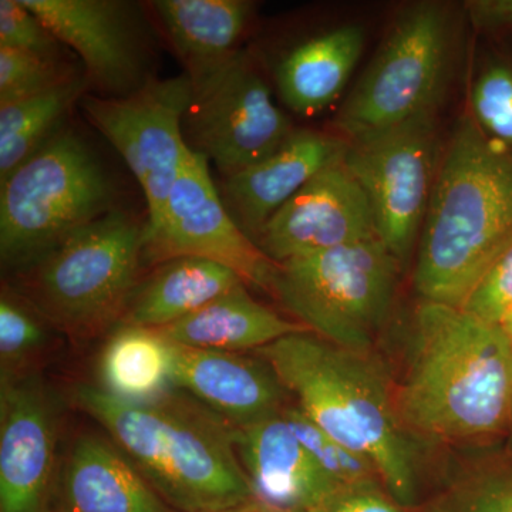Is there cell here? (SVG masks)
Segmentation results:
<instances>
[{
	"instance_id": "25",
	"label": "cell",
	"mask_w": 512,
	"mask_h": 512,
	"mask_svg": "<svg viewBox=\"0 0 512 512\" xmlns=\"http://www.w3.org/2000/svg\"><path fill=\"white\" fill-rule=\"evenodd\" d=\"M86 93L80 70L49 92L0 106V181L66 127L64 121Z\"/></svg>"
},
{
	"instance_id": "12",
	"label": "cell",
	"mask_w": 512,
	"mask_h": 512,
	"mask_svg": "<svg viewBox=\"0 0 512 512\" xmlns=\"http://www.w3.org/2000/svg\"><path fill=\"white\" fill-rule=\"evenodd\" d=\"M201 258L227 266L252 288L271 289L276 264L239 228L210 173V161L187 148L160 220L147 228L143 264Z\"/></svg>"
},
{
	"instance_id": "15",
	"label": "cell",
	"mask_w": 512,
	"mask_h": 512,
	"mask_svg": "<svg viewBox=\"0 0 512 512\" xmlns=\"http://www.w3.org/2000/svg\"><path fill=\"white\" fill-rule=\"evenodd\" d=\"M375 237L379 235L365 192L342 161L293 195L266 222L255 244L274 264H282Z\"/></svg>"
},
{
	"instance_id": "9",
	"label": "cell",
	"mask_w": 512,
	"mask_h": 512,
	"mask_svg": "<svg viewBox=\"0 0 512 512\" xmlns=\"http://www.w3.org/2000/svg\"><path fill=\"white\" fill-rule=\"evenodd\" d=\"M346 168L365 192L377 235L400 262L420 237L439 171V110L348 141Z\"/></svg>"
},
{
	"instance_id": "4",
	"label": "cell",
	"mask_w": 512,
	"mask_h": 512,
	"mask_svg": "<svg viewBox=\"0 0 512 512\" xmlns=\"http://www.w3.org/2000/svg\"><path fill=\"white\" fill-rule=\"evenodd\" d=\"M76 400L175 511L214 512L252 503L234 427L192 397L170 392L134 403L83 384Z\"/></svg>"
},
{
	"instance_id": "10",
	"label": "cell",
	"mask_w": 512,
	"mask_h": 512,
	"mask_svg": "<svg viewBox=\"0 0 512 512\" xmlns=\"http://www.w3.org/2000/svg\"><path fill=\"white\" fill-rule=\"evenodd\" d=\"M183 130L188 148L212 161L225 178L274 153L296 128L275 103L255 57L241 49L192 89Z\"/></svg>"
},
{
	"instance_id": "33",
	"label": "cell",
	"mask_w": 512,
	"mask_h": 512,
	"mask_svg": "<svg viewBox=\"0 0 512 512\" xmlns=\"http://www.w3.org/2000/svg\"><path fill=\"white\" fill-rule=\"evenodd\" d=\"M316 512H410L383 484L342 488Z\"/></svg>"
},
{
	"instance_id": "24",
	"label": "cell",
	"mask_w": 512,
	"mask_h": 512,
	"mask_svg": "<svg viewBox=\"0 0 512 512\" xmlns=\"http://www.w3.org/2000/svg\"><path fill=\"white\" fill-rule=\"evenodd\" d=\"M100 389L126 402L144 403L170 393L173 343L157 330L120 325L99 360Z\"/></svg>"
},
{
	"instance_id": "29",
	"label": "cell",
	"mask_w": 512,
	"mask_h": 512,
	"mask_svg": "<svg viewBox=\"0 0 512 512\" xmlns=\"http://www.w3.org/2000/svg\"><path fill=\"white\" fill-rule=\"evenodd\" d=\"M424 512H512V458L460 478Z\"/></svg>"
},
{
	"instance_id": "23",
	"label": "cell",
	"mask_w": 512,
	"mask_h": 512,
	"mask_svg": "<svg viewBox=\"0 0 512 512\" xmlns=\"http://www.w3.org/2000/svg\"><path fill=\"white\" fill-rule=\"evenodd\" d=\"M241 284V276L217 262L188 256L170 259L138 281L120 325L163 329Z\"/></svg>"
},
{
	"instance_id": "36",
	"label": "cell",
	"mask_w": 512,
	"mask_h": 512,
	"mask_svg": "<svg viewBox=\"0 0 512 512\" xmlns=\"http://www.w3.org/2000/svg\"><path fill=\"white\" fill-rule=\"evenodd\" d=\"M249 512H284V511L269 510V508L261 507V505L251 503V507H249Z\"/></svg>"
},
{
	"instance_id": "34",
	"label": "cell",
	"mask_w": 512,
	"mask_h": 512,
	"mask_svg": "<svg viewBox=\"0 0 512 512\" xmlns=\"http://www.w3.org/2000/svg\"><path fill=\"white\" fill-rule=\"evenodd\" d=\"M464 10L471 25L484 32L512 29V0H470Z\"/></svg>"
},
{
	"instance_id": "5",
	"label": "cell",
	"mask_w": 512,
	"mask_h": 512,
	"mask_svg": "<svg viewBox=\"0 0 512 512\" xmlns=\"http://www.w3.org/2000/svg\"><path fill=\"white\" fill-rule=\"evenodd\" d=\"M147 221L120 208L77 229L8 284L52 325L76 339L119 326L143 265Z\"/></svg>"
},
{
	"instance_id": "27",
	"label": "cell",
	"mask_w": 512,
	"mask_h": 512,
	"mask_svg": "<svg viewBox=\"0 0 512 512\" xmlns=\"http://www.w3.org/2000/svg\"><path fill=\"white\" fill-rule=\"evenodd\" d=\"M47 320L8 284L0 295L2 379L28 375L29 365L49 342Z\"/></svg>"
},
{
	"instance_id": "17",
	"label": "cell",
	"mask_w": 512,
	"mask_h": 512,
	"mask_svg": "<svg viewBox=\"0 0 512 512\" xmlns=\"http://www.w3.org/2000/svg\"><path fill=\"white\" fill-rule=\"evenodd\" d=\"M348 141L339 134L296 128L264 160L224 178L221 198L239 228L256 241L266 222L332 165L342 163Z\"/></svg>"
},
{
	"instance_id": "31",
	"label": "cell",
	"mask_w": 512,
	"mask_h": 512,
	"mask_svg": "<svg viewBox=\"0 0 512 512\" xmlns=\"http://www.w3.org/2000/svg\"><path fill=\"white\" fill-rule=\"evenodd\" d=\"M0 47L60 56L62 43L22 0H0Z\"/></svg>"
},
{
	"instance_id": "37",
	"label": "cell",
	"mask_w": 512,
	"mask_h": 512,
	"mask_svg": "<svg viewBox=\"0 0 512 512\" xmlns=\"http://www.w3.org/2000/svg\"><path fill=\"white\" fill-rule=\"evenodd\" d=\"M249 507H251V503H249L247 505H242V507L229 508V510L214 511V512H249Z\"/></svg>"
},
{
	"instance_id": "35",
	"label": "cell",
	"mask_w": 512,
	"mask_h": 512,
	"mask_svg": "<svg viewBox=\"0 0 512 512\" xmlns=\"http://www.w3.org/2000/svg\"><path fill=\"white\" fill-rule=\"evenodd\" d=\"M501 328L505 330V333H507V335L510 336V339L512 340V309L511 312L508 313L507 318H505Z\"/></svg>"
},
{
	"instance_id": "13",
	"label": "cell",
	"mask_w": 512,
	"mask_h": 512,
	"mask_svg": "<svg viewBox=\"0 0 512 512\" xmlns=\"http://www.w3.org/2000/svg\"><path fill=\"white\" fill-rule=\"evenodd\" d=\"M82 62L89 93L123 97L148 73L147 37L136 6L120 0H22Z\"/></svg>"
},
{
	"instance_id": "22",
	"label": "cell",
	"mask_w": 512,
	"mask_h": 512,
	"mask_svg": "<svg viewBox=\"0 0 512 512\" xmlns=\"http://www.w3.org/2000/svg\"><path fill=\"white\" fill-rule=\"evenodd\" d=\"M360 25H342L309 37L278 64L276 87L285 106L315 114L339 99L365 49Z\"/></svg>"
},
{
	"instance_id": "26",
	"label": "cell",
	"mask_w": 512,
	"mask_h": 512,
	"mask_svg": "<svg viewBox=\"0 0 512 512\" xmlns=\"http://www.w3.org/2000/svg\"><path fill=\"white\" fill-rule=\"evenodd\" d=\"M467 114L488 136L512 147V52H493L474 67Z\"/></svg>"
},
{
	"instance_id": "38",
	"label": "cell",
	"mask_w": 512,
	"mask_h": 512,
	"mask_svg": "<svg viewBox=\"0 0 512 512\" xmlns=\"http://www.w3.org/2000/svg\"><path fill=\"white\" fill-rule=\"evenodd\" d=\"M508 450L512 451V416H511V424H510V430H508Z\"/></svg>"
},
{
	"instance_id": "16",
	"label": "cell",
	"mask_w": 512,
	"mask_h": 512,
	"mask_svg": "<svg viewBox=\"0 0 512 512\" xmlns=\"http://www.w3.org/2000/svg\"><path fill=\"white\" fill-rule=\"evenodd\" d=\"M234 441L252 503L275 511L316 512L340 490L309 456L282 412L234 429Z\"/></svg>"
},
{
	"instance_id": "28",
	"label": "cell",
	"mask_w": 512,
	"mask_h": 512,
	"mask_svg": "<svg viewBox=\"0 0 512 512\" xmlns=\"http://www.w3.org/2000/svg\"><path fill=\"white\" fill-rule=\"evenodd\" d=\"M282 414L309 456L340 490L366 484H383L376 467L367 458L330 437L298 407H285Z\"/></svg>"
},
{
	"instance_id": "7",
	"label": "cell",
	"mask_w": 512,
	"mask_h": 512,
	"mask_svg": "<svg viewBox=\"0 0 512 512\" xmlns=\"http://www.w3.org/2000/svg\"><path fill=\"white\" fill-rule=\"evenodd\" d=\"M402 262L379 237L276 264L271 289L319 338L372 352L392 311Z\"/></svg>"
},
{
	"instance_id": "1",
	"label": "cell",
	"mask_w": 512,
	"mask_h": 512,
	"mask_svg": "<svg viewBox=\"0 0 512 512\" xmlns=\"http://www.w3.org/2000/svg\"><path fill=\"white\" fill-rule=\"evenodd\" d=\"M396 409L406 433L440 443L505 437L512 416V340L460 306L421 301Z\"/></svg>"
},
{
	"instance_id": "18",
	"label": "cell",
	"mask_w": 512,
	"mask_h": 512,
	"mask_svg": "<svg viewBox=\"0 0 512 512\" xmlns=\"http://www.w3.org/2000/svg\"><path fill=\"white\" fill-rule=\"evenodd\" d=\"M173 384L234 429L282 412L284 387L264 360L173 343Z\"/></svg>"
},
{
	"instance_id": "14",
	"label": "cell",
	"mask_w": 512,
	"mask_h": 512,
	"mask_svg": "<svg viewBox=\"0 0 512 512\" xmlns=\"http://www.w3.org/2000/svg\"><path fill=\"white\" fill-rule=\"evenodd\" d=\"M57 407L35 373L0 384V512H49Z\"/></svg>"
},
{
	"instance_id": "11",
	"label": "cell",
	"mask_w": 512,
	"mask_h": 512,
	"mask_svg": "<svg viewBox=\"0 0 512 512\" xmlns=\"http://www.w3.org/2000/svg\"><path fill=\"white\" fill-rule=\"evenodd\" d=\"M192 99L185 74L148 79L123 97L86 93L80 100L87 121L116 148L147 202V228L160 220L180 173L187 144L183 121Z\"/></svg>"
},
{
	"instance_id": "8",
	"label": "cell",
	"mask_w": 512,
	"mask_h": 512,
	"mask_svg": "<svg viewBox=\"0 0 512 512\" xmlns=\"http://www.w3.org/2000/svg\"><path fill=\"white\" fill-rule=\"evenodd\" d=\"M456 15L443 2H416L397 15L372 62L333 120L357 140L439 110L456 50Z\"/></svg>"
},
{
	"instance_id": "6",
	"label": "cell",
	"mask_w": 512,
	"mask_h": 512,
	"mask_svg": "<svg viewBox=\"0 0 512 512\" xmlns=\"http://www.w3.org/2000/svg\"><path fill=\"white\" fill-rule=\"evenodd\" d=\"M120 190L92 144L64 127L0 181V259L13 274L77 229L120 210Z\"/></svg>"
},
{
	"instance_id": "20",
	"label": "cell",
	"mask_w": 512,
	"mask_h": 512,
	"mask_svg": "<svg viewBox=\"0 0 512 512\" xmlns=\"http://www.w3.org/2000/svg\"><path fill=\"white\" fill-rule=\"evenodd\" d=\"M150 5L192 89L237 55L255 12L248 0H156Z\"/></svg>"
},
{
	"instance_id": "2",
	"label": "cell",
	"mask_w": 512,
	"mask_h": 512,
	"mask_svg": "<svg viewBox=\"0 0 512 512\" xmlns=\"http://www.w3.org/2000/svg\"><path fill=\"white\" fill-rule=\"evenodd\" d=\"M511 247L512 147L464 113L441 154L414 289L421 301L461 306Z\"/></svg>"
},
{
	"instance_id": "32",
	"label": "cell",
	"mask_w": 512,
	"mask_h": 512,
	"mask_svg": "<svg viewBox=\"0 0 512 512\" xmlns=\"http://www.w3.org/2000/svg\"><path fill=\"white\" fill-rule=\"evenodd\" d=\"M460 308L491 325L503 326L512 309V247L490 266Z\"/></svg>"
},
{
	"instance_id": "19",
	"label": "cell",
	"mask_w": 512,
	"mask_h": 512,
	"mask_svg": "<svg viewBox=\"0 0 512 512\" xmlns=\"http://www.w3.org/2000/svg\"><path fill=\"white\" fill-rule=\"evenodd\" d=\"M59 494L60 512H178L113 440L94 433L73 441Z\"/></svg>"
},
{
	"instance_id": "3",
	"label": "cell",
	"mask_w": 512,
	"mask_h": 512,
	"mask_svg": "<svg viewBox=\"0 0 512 512\" xmlns=\"http://www.w3.org/2000/svg\"><path fill=\"white\" fill-rule=\"evenodd\" d=\"M296 407L340 444L367 458L390 494L413 508L419 487L396 389L372 352L346 349L311 330L256 350Z\"/></svg>"
},
{
	"instance_id": "30",
	"label": "cell",
	"mask_w": 512,
	"mask_h": 512,
	"mask_svg": "<svg viewBox=\"0 0 512 512\" xmlns=\"http://www.w3.org/2000/svg\"><path fill=\"white\" fill-rule=\"evenodd\" d=\"M79 72L60 56L0 47V106L49 92Z\"/></svg>"
},
{
	"instance_id": "21",
	"label": "cell",
	"mask_w": 512,
	"mask_h": 512,
	"mask_svg": "<svg viewBox=\"0 0 512 512\" xmlns=\"http://www.w3.org/2000/svg\"><path fill=\"white\" fill-rule=\"evenodd\" d=\"M301 330L308 329L255 301L248 286L241 284L157 332L185 348L241 353L256 352Z\"/></svg>"
}]
</instances>
